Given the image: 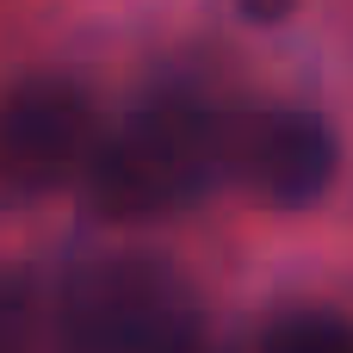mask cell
Listing matches in <instances>:
<instances>
[{
	"label": "cell",
	"mask_w": 353,
	"mask_h": 353,
	"mask_svg": "<svg viewBox=\"0 0 353 353\" xmlns=\"http://www.w3.org/2000/svg\"><path fill=\"white\" fill-rule=\"evenodd\" d=\"M217 124L223 118L192 99H155V105L130 112L112 137L93 143V155L81 168L87 211L105 223H149V217L192 205L211 180H223Z\"/></svg>",
	"instance_id": "6da1fadb"
},
{
	"label": "cell",
	"mask_w": 353,
	"mask_h": 353,
	"mask_svg": "<svg viewBox=\"0 0 353 353\" xmlns=\"http://www.w3.org/2000/svg\"><path fill=\"white\" fill-rule=\"evenodd\" d=\"M205 304L161 254H105L68 273L56 298V353H199Z\"/></svg>",
	"instance_id": "7a4b0ae2"
},
{
	"label": "cell",
	"mask_w": 353,
	"mask_h": 353,
	"mask_svg": "<svg viewBox=\"0 0 353 353\" xmlns=\"http://www.w3.org/2000/svg\"><path fill=\"white\" fill-rule=\"evenodd\" d=\"M99 143L87 87L68 74H31L0 99V199L31 205L68 186Z\"/></svg>",
	"instance_id": "3957f363"
},
{
	"label": "cell",
	"mask_w": 353,
	"mask_h": 353,
	"mask_svg": "<svg viewBox=\"0 0 353 353\" xmlns=\"http://www.w3.org/2000/svg\"><path fill=\"white\" fill-rule=\"evenodd\" d=\"M217 168L248 199H261L273 211H304L335 186L341 143L316 112L261 105V112H242V118L217 124Z\"/></svg>",
	"instance_id": "277c9868"
},
{
	"label": "cell",
	"mask_w": 353,
	"mask_h": 353,
	"mask_svg": "<svg viewBox=\"0 0 353 353\" xmlns=\"http://www.w3.org/2000/svg\"><path fill=\"white\" fill-rule=\"evenodd\" d=\"M261 353H353V316L323 310V304L285 310V316H273V323H267Z\"/></svg>",
	"instance_id": "5b68a950"
},
{
	"label": "cell",
	"mask_w": 353,
	"mask_h": 353,
	"mask_svg": "<svg viewBox=\"0 0 353 353\" xmlns=\"http://www.w3.org/2000/svg\"><path fill=\"white\" fill-rule=\"evenodd\" d=\"M37 347V292L19 267H0V353Z\"/></svg>",
	"instance_id": "8992f818"
},
{
	"label": "cell",
	"mask_w": 353,
	"mask_h": 353,
	"mask_svg": "<svg viewBox=\"0 0 353 353\" xmlns=\"http://www.w3.org/2000/svg\"><path fill=\"white\" fill-rule=\"evenodd\" d=\"M248 12H261V19H279V12H285V0H248Z\"/></svg>",
	"instance_id": "52a82bcc"
}]
</instances>
